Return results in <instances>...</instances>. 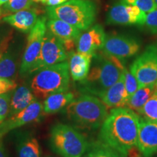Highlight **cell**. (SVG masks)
I'll list each match as a JSON object with an SVG mask.
<instances>
[{
    "label": "cell",
    "instance_id": "27",
    "mask_svg": "<svg viewBox=\"0 0 157 157\" xmlns=\"http://www.w3.org/2000/svg\"><path fill=\"white\" fill-rule=\"evenodd\" d=\"M124 74L125 90H126L127 98L129 99L137 91V90L140 87V86H139L137 78L131 73L130 71L127 70L125 68L124 71Z\"/></svg>",
    "mask_w": 157,
    "mask_h": 157
},
{
    "label": "cell",
    "instance_id": "19",
    "mask_svg": "<svg viewBox=\"0 0 157 157\" xmlns=\"http://www.w3.org/2000/svg\"><path fill=\"white\" fill-rule=\"evenodd\" d=\"M36 97L29 87L21 86L11 95L9 116H12L25 109L29 105L37 101Z\"/></svg>",
    "mask_w": 157,
    "mask_h": 157
},
{
    "label": "cell",
    "instance_id": "41",
    "mask_svg": "<svg viewBox=\"0 0 157 157\" xmlns=\"http://www.w3.org/2000/svg\"><path fill=\"white\" fill-rule=\"evenodd\" d=\"M156 157H157V156H156Z\"/></svg>",
    "mask_w": 157,
    "mask_h": 157
},
{
    "label": "cell",
    "instance_id": "18",
    "mask_svg": "<svg viewBox=\"0 0 157 157\" xmlns=\"http://www.w3.org/2000/svg\"><path fill=\"white\" fill-rule=\"evenodd\" d=\"M38 15L35 9L21 10L4 17L2 21L22 32H29L36 24Z\"/></svg>",
    "mask_w": 157,
    "mask_h": 157
},
{
    "label": "cell",
    "instance_id": "7",
    "mask_svg": "<svg viewBox=\"0 0 157 157\" xmlns=\"http://www.w3.org/2000/svg\"><path fill=\"white\" fill-rule=\"evenodd\" d=\"M129 71L137 78L139 86H152L157 82V41L148 45L133 61Z\"/></svg>",
    "mask_w": 157,
    "mask_h": 157
},
{
    "label": "cell",
    "instance_id": "3",
    "mask_svg": "<svg viewBox=\"0 0 157 157\" xmlns=\"http://www.w3.org/2000/svg\"><path fill=\"white\" fill-rule=\"evenodd\" d=\"M68 119L83 129H95L101 127L109 115L108 107L95 95L84 94L74 99L66 107Z\"/></svg>",
    "mask_w": 157,
    "mask_h": 157
},
{
    "label": "cell",
    "instance_id": "20",
    "mask_svg": "<svg viewBox=\"0 0 157 157\" xmlns=\"http://www.w3.org/2000/svg\"><path fill=\"white\" fill-rule=\"evenodd\" d=\"M74 94L66 91L52 94L44 99L43 103V112L47 114H53L65 109L74 100Z\"/></svg>",
    "mask_w": 157,
    "mask_h": 157
},
{
    "label": "cell",
    "instance_id": "8",
    "mask_svg": "<svg viewBox=\"0 0 157 157\" xmlns=\"http://www.w3.org/2000/svg\"><path fill=\"white\" fill-rule=\"evenodd\" d=\"M46 31V17L43 16L39 17L36 24L29 31L26 47L20 68V74L22 76H25L31 74V71L34 68L42 50Z\"/></svg>",
    "mask_w": 157,
    "mask_h": 157
},
{
    "label": "cell",
    "instance_id": "29",
    "mask_svg": "<svg viewBox=\"0 0 157 157\" xmlns=\"http://www.w3.org/2000/svg\"><path fill=\"white\" fill-rule=\"evenodd\" d=\"M145 25L152 34H157V8L146 13Z\"/></svg>",
    "mask_w": 157,
    "mask_h": 157
},
{
    "label": "cell",
    "instance_id": "26",
    "mask_svg": "<svg viewBox=\"0 0 157 157\" xmlns=\"http://www.w3.org/2000/svg\"><path fill=\"white\" fill-rule=\"evenodd\" d=\"M33 2V0H10L8 2L4 5L3 9L6 12L17 13L30 9Z\"/></svg>",
    "mask_w": 157,
    "mask_h": 157
},
{
    "label": "cell",
    "instance_id": "13",
    "mask_svg": "<svg viewBox=\"0 0 157 157\" xmlns=\"http://www.w3.org/2000/svg\"><path fill=\"white\" fill-rule=\"evenodd\" d=\"M47 28L61 41L68 53L72 52L76 47L77 40L82 31L63 21L53 18H50L47 22Z\"/></svg>",
    "mask_w": 157,
    "mask_h": 157
},
{
    "label": "cell",
    "instance_id": "24",
    "mask_svg": "<svg viewBox=\"0 0 157 157\" xmlns=\"http://www.w3.org/2000/svg\"><path fill=\"white\" fill-rule=\"evenodd\" d=\"M16 64L15 59L8 49L0 58V77L11 78L15 75Z\"/></svg>",
    "mask_w": 157,
    "mask_h": 157
},
{
    "label": "cell",
    "instance_id": "17",
    "mask_svg": "<svg viewBox=\"0 0 157 157\" xmlns=\"http://www.w3.org/2000/svg\"><path fill=\"white\" fill-rule=\"evenodd\" d=\"M93 56L78 52H69L68 67L71 76L74 81L82 82L87 78L89 74Z\"/></svg>",
    "mask_w": 157,
    "mask_h": 157
},
{
    "label": "cell",
    "instance_id": "37",
    "mask_svg": "<svg viewBox=\"0 0 157 157\" xmlns=\"http://www.w3.org/2000/svg\"><path fill=\"white\" fill-rule=\"evenodd\" d=\"M42 0H33V2H36V3L42 2Z\"/></svg>",
    "mask_w": 157,
    "mask_h": 157
},
{
    "label": "cell",
    "instance_id": "34",
    "mask_svg": "<svg viewBox=\"0 0 157 157\" xmlns=\"http://www.w3.org/2000/svg\"><path fill=\"white\" fill-rule=\"evenodd\" d=\"M0 157H7V155H6V153H5V148H4L2 143L1 140H0Z\"/></svg>",
    "mask_w": 157,
    "mask_h": 157
},
{
    "label": "cell",
    "instance_id": "32",
    "mask_svg": "<svg viewBox=\"0 0 157 157\" xmlns=\"http://www.w3.org/2000/svg\"><path fill=\"white\" fill-rule=\"evenodd\" d=\"M124 157H143V156L140 148H138L137 145H136L127 150Z\"/></svg>",
    "mask_w": 157,
    "mask_h": 157
},
{
    "label": "cell",
    "instance_id": "35",
    "mask_svg": "<svg viewBox=\"0 0 157 157\" xmlns=\"http://www.w3.org/2000/svg\"><path fill=\"white\" fill-rule=\"evenodd\" d=\"M5 12L6 11L5 10L0 7V20L3 19L4 17H5V16H7V15H7V13H5Z\"/></svg>",
    "mask_w": 157,
    "mask_h": 157
},
{
    "label": "cell",
    "instance_id": "39",
    "mask_svg": "<svg viewBox=\"0 0 157 157\" xmlns=\"http://www.w3.org/2000/svg\"><path fill=\"white\" fill-rule=\"evenodd\" d=\"M156 89H157V82H156Z\"/></svg>",
    "mask_w": 157,
    "mask_h": 157
},
{
    "label": "cell",
    "instance_id": "22",
    "mask_svg": "<svg viewBox=\"0 0 157 157\" xmlns=\"http://www.w3.org/2000/svg\"><path fill=\"white\" fill-rule=\"evenodd\" d=\"M17 150L18 157H42L40 146L34 137H27L20 141Z\"/></svg>",
    "mask_w": 157,
    "mask_h": 157
},
{
    "label": "cell",
    "instance_id": "5",
    "mask_svg": "<svg viewBox=\"0 0 157 157\" xmlns=\"http://www.w3.org/2000/svg\"><path fill=\"white\" fill-rule=\"evenodd\" d=\"M69 82L68 63L63 61L36 71L31 90L36 98L45 99L52 94L68 91Z\"/></svg>",
    "mask_w": 157,
    "mask_h": 157
},
{
    "label": "cell",
    "instance_id": "16",
    "mask_svg": "<svg viewBox=\"0 0 157 157\" xmlns=\"http://www.w3.org/2000/svg\"><path fill=\"white\" fill-rule=\"evenodd\" d=\"M99 98L107 107L117 109L126 106L128 98L125 90L124 71L118 81L104 92Z\"/></svg>",
    "mask_w": 157,
    "mask_h": 157
},
{
    "label": "cell",
    "instance_id": "25",
    "mask_svg": "<svg viewBox=\"0 0 157 157\" xmlns=\"http://www.w3.org/2000/svg\"><path fill=\"white\" fill-rule=\"evenodd\" d=\"M137 113L143 119L157 123V89Z\"/></svg>",
    "mask_w": 157,
    "mask_h": 157
},
{
    "label": "cell",
    "instance_id": "2",
    "mask_svg": "<svg viewBox=\"0 0 157 157\" xmlns=\"http://www.w3.org/2000/svg\"><path fill=\"white\" fill-rule=\"evenodd\" d=\"M93 58L95 60L87 78L80 82L81 90L86 94L100 97L118 81L125 66L122 60L105 54L96 53Z\"/></svg>",
    "mask_w": 157,
    "mask_h": 157
},
{
    "label": "cell",
    "instance_id": "15",
    "mask_svg": "<svg viewBox=\"0 0 157 157\" xmlns=\"http://www.w3.org/2000/svg\"><path fill=\"white\" fill-rule=\"evenodd\" d=\"M140 118L137 145L143 157H153L157 153V123Z\"/></svg>",
    "mask_w": 157,
    "mask_h": 157
},
{
    "label": "cell",
    "instance_id": "10",
    "mask_svg": "<svg viewBox=\"0 0 157 157\" xmlns=\"http://www.w3.org/2000/svg\"><path fill=\"white\" fill-rule=\"evenodd\" d=\"M68 55L60 39L52 34L47 28L40 54L31 74L52 65L66 61Z\"/></svg>",
    "mask_w": 157,
    "mask_h": 157
},
{
    "label": "cell",
    "instance_id": "6",
    "mask_svg": "<svg viewBox=\"0 0 157 157\" xmlns=\"http://www.w3.org/2000/svg\"><path fill=\"white\" fill-rule=\"evenodd\" d=\"M50 146L61 157H82L89 144L85 137L76 128L60 123L51 129Z\"/></svg>",
    "mask_w": 157,
    "mask_h": 157
},
{
    "label": "cell",
    "instance_id": "4",
    "mask_svg": "<svg viewBox=\"0 0 157 157\" xmlns=\"http://www.w3.org/2000/svg\"><path fill=\"white\" fill-rule=\"evenodd\" d=\"M46 11L50 18L61 20L82 31L92 26L97 15V7L92 0H69L47 7Z\"/></svg>",
    "mask_w": 157,
    "mask_h": 157
},
{
    "label": "cell",
    "instance_id": "11",
    "mask_svg": "<svg viewBox=\"0 0 157 157\" xmlns=\"http://www.w3.org/2000/svg\"><path fill=\"white\" fill-rule=\"evenodd\" d=\"M146 13L136 5L117 3L110 8L107 15L109 24L142 26L146 22Z\"/></svg>",
    "mask_w": 157,
    "mask_h": 157
},
{
    "label": "cell",
    "instance_id": "28",
    "mask_svg": "<svg viewBox=\"0 0 157 157\" xmlns=\"http://www.w3.org/2000/svg\"><path fill=\"white\" fill-rule=\"evenodd\" d=\"M11 94L7 93L0 95V122L9 116Z\"/></svg>",
    "mask_w": 157,
    "mask_h": 157
},
{
    "label": "cell",
    "instance_id": "12",
    "mask_svg": "<svg viewBox=\"0 0 157 157\" xmlns=\"http://www.w3.org/2000/svg\"><path fill=\"white\" fill-rule=\"evenodd\" d=\"M43 113V103L36 101L20 112L7 117L0 122V138L13 129L34 122Z\"/></svg>",
    "mask_w": 157,
    "mask_h": 157
},
{
    "label": "cell",
    "instance_id": "30",
    "mask_svg": "<svg viewBox=\"0 0 157 157\" xmlns=\"http://www.w3.org/2000/svg\"><path fill=\"white\" fill-rule=\"evenodd\" d=\"M17 87V84L15 81L9 78L0 77V95L10 93Z\"/></svg>",
    "mask_w": 157,
    "mask_h": 157
},
{
    "label": "cell",
    "instance_id": "36",
    "mask_svg": "<svg viewBox=\"0 0 157 157\" xmlns=\"http://www.w3.org/2000/svg\"><path fill=\"white\" fill-rule=\"evenodd\" d=\"M10 0H0V6L4 5L5 4L8 2Z\"/></svg>",
    "mask_w": 157,
    "mask_h": 157
},
{
    "label": "cell",
    "instance_id": "14",
    "mask_svg": "<svg viewBox=\"0 0 157 157\" xmlns=\"http://www.w3.org/2000/svg\"><path fill=\"white\" fill-rule=\"evenodd\" d=\"M105 37L106 35L101 25L91 26L78 37L76 43L77 52L94 56L98 50H102Z\"/></svg>",
    "mask_w": 157,
    "mask_h": 157
},
{
    "label": "cell",
    "instance_id": "40",
    "mask_svg": "<svg viewBox=\"0 0 157 157\" xmlns=\"http://www.w3.org/2000/svg\"><path fill=\"white\" fill-rule=\"evenodd\" d=\"M48 157H51V156H48Z\"/></svg>",
    "mask_w": 157,
    "mask_h": 157
},
{
    "label": "cell",
    "instance_id": "9",
    "mask_svg": "<svg viewBox=\"0 0 157 157\" xmlns=\"http://www.w3.org/2000/svg\"><path fill=\"white\" fill-rule=\"evenodd\" d=\"M140 47V41L133 36L109 34L105 37L102 51L108 56L113 57L123 61L137 54Z\"/></svg>",
    "mask_w": 157,
    "mask_h": 157
},
{
    "label": "cell",
    "instance_id": "1",
    "mask_svg": "<svg viewBox=\"0 0 157 157\" xmlns=\"http://www.w3.org/2000/svg\"><path fill=\"white\" fill-rule=\"evenodd\" d=\"M140 119L129 108L113 109L101 126L99 141L124 157L127 150L137 145Z\"/></svg>",
    "mask_w": 157,
    "mask_h": 157
},
{
    "label": "cell",
    "instance_id": "33",
    "mask_svg": "<svg viewBox=\"0 0 157 157\" xmlns=\"http://www.w3.org/2000/svg\"><path fill=\"white\" fill-rule=\"evenodd\" d=\"M69 0H42V3L46 5L48 7H54V6H58L62 5Z\"/></svg>",
    "mask_w": 157,
    "mask_h": 157
},
{
    "label": "cell",
    "instance_id": "31",
    "mask_svg": "<svg viewBox=\"0 0 157 157\" xmlns=\"http://www.w3.org/2000/svg\"><path fill=\"white\" fill-rule=\"evenodd\" d=\"M135 5L146 13H150L157 8L154 0H135Z\"/></svg>",
    "mask_w": 157,
    "mask_h": 157
},
{
    "label": "cell",
    "instance_id": "38",
    "mask_svg": "<svg viewBox=\"0 0 157 157\" xmlns=\"http://www.w3.org/2000/svg\"><path fill=\"white\" fill-rule=\"evenodd\" d=\"M155 1V2H156V5H157V0H154Z\"/></svg>",
    "mask_w": 157,
    "mask_h": 157
},
{
    "label": "cell",
    "instance_id": "21",
    "mask_svg": "<svg viewBox=\"0 0 157 157\" xmlns=\"http://www.w3.org/2000/svg\"><path fill=\"white\" fill-rule=\"evenodd\" d=\"M156 90V84L152 86L140 87L129 98L127 106L135 112H138L142 109L145 103L153 95Z\"/></svg>",
    "mask_w": 157,
    "mask_h": 157
},
{
    "label": "cell",
    "instance_id": "23",
    "mask_svg": "<svg viewBox=\"0 0 157 157\" xmlns=\"http://www.w3.org/2000/svg\"><path fill=\"white\" fill-rule=\"evenodd\" d=\"M84 157H121L114 149L98 141L88 147Z\"/></svg>",
    "mask_w": 157,
    "mask_h": 157
}]
</instances>
